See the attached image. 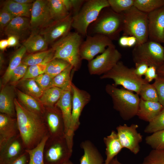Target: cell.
I'll return each instance as SVG.
<instances>
[{"instance_id":"7","label":"cell","mask_w":164,"mask_h":164,"mask_svg":"<svg viewBox=\"0 0 164 164\" xmlns=\"http://www.w3.org/2000/svg\"><path fill=\"white\" fill-rule=\"evenodd\" d=\"M109 7L108 0H85L79 12L72 16V27L82 36H86L90 25L103 9Z\"/></svg>"},{"instance_id":"22","label":"cell","mask_w":164,"mask_h":164,"mask_svg":"<svg viewBox=\"0 0 164 164\" xmlns=\"http://www.w3.org/2000/svg\"><path fill=\"white\" fill-rule=\"evenodd\" d=\"M164 108L159 102L145 101L140 98L136 115L140 119L149 122Z\"/></svg>"},{"instance_id":"39","label":"cell","mask_w":164,"mask_h":164,"mask_svg":"<svg viewBox=\"0 0 164 164\" xmlns=\"http://www.w3.org/2000/svg\"><path fill=\"white\" fill-rule=\"evenodd\" d=\"M139 95L141 98L148 101L159 102V98L156 89L153 84L147 83L143 84Z\"/></svg>"},{"instance_id":"23","label":"cell","mask_w":164,"mask_h":164,"mask_svg":"<svg viewBox=\"0 0 164 164\" xmlns=\"http://www.w3.org/2000/svg\"><path fill=\"white\" fill-rule=\"evenodd\" d=\"M14 97V93L12 87L9 86L2 87L0 93L1 113L12 117L16 116Z\"/></svg>"},{"instance_id":"17","label":"cell","mask_w":164,"mask_h":164,"mask_svg":"<svg viewBox=\"0 0 164 164\" xmlns=\"http://www.w3.org/2000/svg\"><path fill=\"white\" fill-rule=\"evenodd\" d=\"M149 40L164 42V6L148 13Z\"/></svg>"},{"instance_id":"35","label":"cell","mask_w":164,"mask_h":164,"mask_svg":"<svg viewBox=\"0 0 164 164\" xmlns=\"http://www.w3.org/2000/svg\"><path fill=\"white\" fill-rule=\"evenodd\" d=\"M109 164H125L119 162L115 157ZM138 164H164V150H152L144 158L143 162Z\"/></svg>"},{"instance_id":"15","label":"cell","mask_w":164,"mask_h":164,"mask_svg":"<svg viewBox=\"0 0 164 164\" xmlns=\"http://www.w3.org/2000/svg\"><path fill=\"white\" fill-rule=\"evenodd\" d=\"M138 125L132 124L129 126L125 124L116 128L117 133L123 148L129 149L135 154L139 151V143L142 139V136L137 131Z\"/></svg>"},{"instance_id":"53","label":"cell","mask_w":164,"mask_h":164,"mask_svg":"<svg viewBox=\"0 0 164 164\" xmlns=\"http://www.w3.org/2000/svg\"><path fill=\"white\" fill-rule=\"evenodd\" d=\"M118 43L121 47H128V36H123L120 37L118 39Z\"/></svg>"},{"instance_id":"30","label":"cell","mask_w":164,"mask_h":164,"mask_svg":"<svg viewBox=\"0 0 164 164\" xmlns=\"http://www.w3.org/2000/svg\"><path fill=\"white\" fill-rule=\"evenodd\" d=\"M73 67L70 65L60 73L53 78V87H56L63 90H70L71 89V72Z\"/></svg>"},{"instance_id":"32","label":"cell","mask_w":164,"mask_h":164,"mask_svg":"<svg viewBox=\"0 0 164 164\" xmlns=\"http://www.w3.org/2000/svg\"><path fill=\"white\" fill-rule=\"evenodd\" d=\"M63 90L56 87H53L44 91L39 101L46 107H53L60 99Z\"/></svg>"},{"instance_id":"33","label":"cell","mask_w":164,"mask_h":164,"mask_svg":"<svg viewBox=\"0 0 164 164\" xmlns=\"http://www.w3.org/2000/svg\"><path fill=\"white\" fill-rule=\"evenodd\" d=\"M54 53V51L53 49L52 51L42 63L28 67L25 76L21 79V80L33 79L44 73L47 65L53 58Z\"/></svg>"},{"instance_id":"21","label":"cell","mask_w":164,"mask_h":164,"mask_svg":"<svg viewBox=\"0 0 164 164\" xmlns=\"http://www.w3.org/2000/svg\"><path fill=\"white\" fill-rule=\"evenodd\" d=\"M55 106L60 110L63 118L64 126L65 138L69 132L72 111V92L70 90H63L62 94Z\"/></svg>"},{"instance_id":"59","label":"cell","mask_w":164,"mask_h":164,"mask_svg":"<svg viewBox=\"0 0 164 164\" xmlns=\"http://www.w3.org/2000/svg\"><path fill=\"white\" fill-rule=\"evenodd\" d=\"M63 164H73L70 160L65 162Z\"/></svg>"},{"instance_id":"57","label":"cell","mask_w":164,"mask_h":164,"mask_svg":"<svg viewBox=\"0 0 164 164\" xmlns=\"http://www.w3.org/2000/svg\"><path fill=\"white\" fill-rule=\"evenodd\" d=\"M157 72L158 75L164 77V63L157 68Z\"/></svg>"},{"instance_id":"29","label":"cell","mask_w":164,"mask_h":164,"mask_svg":"<svg viewBox=\"0 0 164 164\" xmlns=\"http://www.w3.org/2000/svg\"><path fill=\"white\" fill-rule=\"evenodd\" d=\"M26 52V48L22 45L14 53L3 77L2 83L4 86L9 81L12 71L22 63Z\"/></svg>"},{"instance_id":"55","label":"cell","mask_w":164,"mask_h":164,"mask_svg":"<svg viewBox=\"0 0 164 164\" xmlns=\"http://www.w3.org/2000/svg\"><path fill=\"white\" fill-rule=\"evenodd\" d=\"M9 45L7 39H3L0 40V49L1 50H4Z\"/></svg>"},{"instance_id":"16","label":"cell","mask_w":164,"mask_h":164,"mask_svg":"<svg viewBox=\"0 0 164 164\" xmlns=\"http://www.w3.org/2000/svg\"><path fill=\"white\" fill-rule=\"evenodd\" d=\"M72 21V15L70 14L64 19L53 22L41 29L39 33L44 38L48 44L52 45L70 32Z\"/></svg>"},{"instance_id":"60","label":"cell","mask_w":164,"mask_h":164,"mask_svg":"<svg viewBox=\"0 0 164 164\" xmlns=\"http://www.w3.org/2000/svg\"><path fill=\"white\" fill-rule=\"evenodd\" d=\"M103 164H106L104 163H103Z\"/></svg>"},{"instance_id":"34","label":"cell","mask_w":164,"mask_h":164,"mask_svg":"<svg viewBox=\"0 0 164 164\" xmlns=\"http://www.w3.org/2000/svg\"><path fill=\"white\" fill-rule=\"evenodd\" d=\"M49 138V135H47L34 148L25 150L29 155V160L28 164H44V150L46 142Z\"/></svg>"},{"instance_id":"51","label":"cell","mask_w":164,"mask_h":164,"mask_svg":"<svg viewBox=\"0 0 164 164\" xmlns=\"http://www.w3.org/2000/svg\"><path fill=\"white\" fill-rule=\"evenodd\" d=\"M29 160V155L25 151L23 154L12 160L8 164H28Z\"/></svg>"},{"instance_id":"25","label":"cell","mask_w":164,"mask_h":164,"mask_svg":"<svg viewBox=\"0 0 164 164\" xmlns=\"http://www.w3.org/2000/svg\"><path fill=\"white\" fill-rule=\"evenodd\" d=\"M103 141L106 146V159L104 163L109 164L123 148L117 132L114 131H112L110 135L104 137Z\"/></svg>"},{"instance_id":"43","label":"cell","mask_w":164,"mask_h":164,"mask_svg":"<svg viewBox=\"0 0 164 164\" xmlns=\"http://www.w3.org/2000/svg\"><path fill=\"white\" fill-rule=\"evenodd\" d=\"M134 0H108L110 8L115 12L121 13L134 6Z\"/></svg>"},{"instance_id":"19","label":"cell","mask_w":164,"mask_h":164,"mask_svg":"<svg viewBox=\"0 0 164 164\" xmlns=\"http://www.w3.org/2000/svg\"><path fill=\"white\" fill-rule=\"evenodd\" d=\"M19 134L9 141L0 150V164H8L25 152Z\"/></svg>"},{"instance_id":"6","label":"cell","mask_w":164,"mask_h":164,"mask_svg":"<svg viewBox=\"0 0 164 164\" xmlns=\"http://www.w3.org/2000/svg\"><path fill=\"white\" fill-rule=\"evenodd\" d=\"M100 79H112L114 86H121L138 95L142 85L148 82L145 79L136 74L134 68H128L120 61L111 70L102 75Z\"/></svg>"},{"instance_id":"24","label":"cell","mask_w":164,"mask_h":164,"mask_svg":"<svg viewBox=\"0 0 164 164\" xmlns=\"http://www.w3.org/2000/svg\"><path fill=\"white\" fill-rule=\"evenodd\" d=\"M84 154L80 159V164H103L102 155L94 144L89 140L83 142L80 144Z\"/></svg>"},{"instance_id":"11","label":"cell","mask_w":164,"mask_h":164,"mask_svg":"<svg viewBox=\"0 0 164 164\" xmlns=\"http://www.w3.org/2000/svg\"><path fill=\"white\" fill-rule=\"evenodd\" d=\"M121 56L114 45L108 47L101 55L88 61L89 73L91 75L103 74L112 68L120 61Z\"/></svg>"},{"instance_id":"10","label":"cell","mask_w":164,"mask_h":164,"mask_svg":"<svg viewBox=\"0 0 164 164\" xmlns=\"http://www.w3.org/2000/svg\"><path fill=\"white\" fill-rule=\"evenodd\" d=\"M72 151L65 137L49 138L44 150V164H63L70 160Z\"/></svg>"},{"instance_id":"56","label":"cell","mask_w":164,"mask_h":164,"mask_svg":"<svg viewBox=\"0 0 164 164\" xmlns=\"http://www.w3.org/2000/svg\"><path fill=\"white\" fill-rule=\"evenodd\" d=\"M18 3L24 5H29L33 3L35 0H14Z\"/></svg>"},{"instance_id":"41","label":"cell","mask_w":164,"mask_h":164,"mask_svg":"<svg viewBox=\"0 0 164 164\" xmlns=\"http://www.w3.org/2000/svg\"><path fill=\"white\" fill-rule=\"evenodd\" d=\"M164 129V108L145 128L144 131L152 133Z\"/></svg>"},{"instance_id":"26","label":"cell","mask_w":164,"mask_h":164,"mask_svg":"<svg viewBox=\"0 0 164 164\" xmlns=\"http://www.w3.org/2000/svg\"><path fill=\"white\" fill-rule=\"evenodd\" d=\"M37 31H33L31 34L24 42L23 45L27 52L36 53L47 50L48 44L44 38Z\"/></svg>"},{"instance_id":"40","label":"cell","mask_w":164,"mask_h":164,"mask_svg":"<svg viewBox=\"0 0 164 164\" xmlns=\"http://www.w3.org/2000/svg\"><path fill=\"white\" fill-rule=\"evenodd\" d=\"M22 86L29 94L34 98H39L43 91L41 88L33 79L21 80Z\"/></svg>"},{"instance_id":"49","label":"cell","mask_w":164,"mask_h":164,"mask_svg":"<svg viewBox=\"0 0 164 164\" xmlns=\"http://www.w3.org/2000/svg\"><path fill=\"white\" fill-rule=\"evenodd\" d=\"M157 69V67L154 66H151L149 67L144 75V79L148 83L151 82L153 80H155L158 77Z\"/></svg>"},{"instance_id":"47","label":"cell","mask_w":164,"mask_h":164,"mask_svg":"<svg viewBox=\"0 0 164 164\" xmlns=\"http://www.w3.org/2000/svg\"><path fill=\"white\" fill-rule=\"evenodd\" d=\"M153 84L157 93L159 102L164 107V77L158 75Z\"/></svg>"},{"instance_id":"4","label":"cell","mask_w":164,"mask_h":164,"mask_svg":"<svg viewBox=\"0 0 164 164\" xmlns=\"http://www.w3.org/2000/svg\"><path fill=\"white\" fill-rule=\"evenodd\" d=\"M105 90L112 99L114 108L123 119L128 120L136 115L140 101L139 95L110 84L106 85Z\"/></svg>"},{"instance_id":"28","label":"cell","mask_w":164,"mask_h":164,"mask_svg":"<svg viewBox=\"0 0 164 164\" xmlns=\"http://www.w3.org/2000/svg\"><path fill=\"white\" fill-rule=\"evenodd\" d=\"M32 4L24 5L18 3L14 0H9L4 2L2 9L15 17L20 16L29 18Z\"/></svg>"},{"instance_id":"20","label":"cell","mask_w":164,"mask_h":164,"mask_svg":"<svg viewBox=\"0 0 164 164\" xmlns=\"http://www.w3.org/2000/svg\"><path fill=\"white\" fill-rule=\"evenodd\" d=\"M31 29L30 19L24 17L14 18L5 29V32L8 36L14 35L19 39H22L28 34Z\"/></svg>"},{"instance_id":"42","label":"cell","mask_w":164,"mask_h":164,"mask_svg":"<svg viewBox=\"0 0 164 164\" xmlns=\"http://www.w3.org/2000/svg\"><path fill=\"white\" fill-rule=\"evenodd\" d=\"M52 50L51 48L48 50L30 54L23 59L22 63L28 66L39 64L43 61Z\"/></svg>"},{"instance_id":"44","label":"cell","mask_w":164,"mask_h":164,"mask_svg":"<svg viewBox=\"0 0 164 164\" xmlns=\"http://www.w3.org/2000/svg\"><path fill=\"white\" fill-rule=\"evenodd\" d=\"M66 9L72 16L80 10L85 0H61Z\"/></svg>"},{"instance_id":"1","label":"cell","mask_w":164,"mask_h":164,"mask_svg":"<svg viewBox=\"0 0 164 164\" xmlns=\"http://www.w3.org/2000/svg\"><path fill=\"white\" fill-rule=\"evenodd\" d=\"M14 103L18 129L25 149H32L48 135L43 117L27 109L16 98Z\"/></svg>"},{"instance_id":"9","label":"cell","mask_w":164,"mask_h":164,"mask_svg":"<svg viewBox=\"0 0 164 164\" xmlns=\"http://www.w3.org/2000/svg\"><path fill=\"white\" fill-rule=\"evenodd\" d=\"M72 111L70 128L66 138L69 148L73 149V137L79 127L80 117L84 107L91 100V96L87 91L80 89L73 83L71 84Z\"/></svg>"},{"instance_id":"31","label":"cell","mask_w":164,"mask_h":164,"mask_svg":"<svg viewBox=\"0 0 164 164\" xmlns=\"http://www.w3.org/2000/svg\"><path fill=\"white\" fill-rule=\"evenodd\" d=\"M48 1L50 14L54 21L64 19L71 14L61 0H48Z\"/></svg>"},{"instance_id":"54","label":"cell","mask_w":164,"mask_h":164,"mask_svg":"<svg viewBox=\"0 0 164 164\" xmlns=\"http://www.w3.org/2000/svg\"><path fill=\"white\" fill-rule=\"evenodd\" d=\"M137 43V40L135 37L133 36H128V47H131L135 46Z\"/></svg>"},{"instance_id":"61","label":"cell","mask_w":164,"mask_h":164,"mask_svg":"<svg viewBox=\"0 0 164 164\" xmlns=\"http://www.w3.org/2000/svg\"></svg>"},{"instance_id":"36","label":"cell","mask_w":164,"mask_h":164,"mask_svg":"<svg viewBox=\"0 0 164 164\" xmlns=\"http://www.w3.org/2000/svg\"><path fill=\"white\" fill-rule=\"evenodd\" d=\"M134 6L140 11L149 13L164 6V0H134Z\"/></svg>"},{"instance_id":"13","label":"cell","mask_w":164,"mask_h":164,"mask_svg":"<svg viewBox=\"0 0 164 164\" xmlns=\"http://www.w3.org/2000/svg\"><path fill=\"white\" fill-rule=\"evenodd\" d=\"M46 107L43 117L48 129L49 138L65 137L64 122L60 110L55 106Z\"/></svg>"},{"instance_id":"52","label":"cell","mask_w":164,"mask_h":164,"mask_svg":"<svg viewBox=\"0 0 164 164\" xmlns=\"http://www.w3.org/2000/svg\"><path fill=\"white\" fill-rule=\"evenodd\" d=\"M7 39L9 47L16 46L18 45L19 40L17 37L14 35H10L8 36Z\"/></svg>"},{"instance_id":"38","label":"cell","mask_w":164,"mask_h":164,"mask_svg":"<svg viewBox=\"0 0 164 164\" xmlns=\"http://www.w3.org/2000/svg\"><path fill=\"white\" fill-rule=\"evenodd\" d=\"M145 142L153 149L164 150V129L147 136Z\"/></svg>"},{"instance_id":"48","label":"cell","mask_w":164,"mask_h":164,"mask_svg":"<svg viewBox=\"0 0 164 164\" xmlns=\"http://www.w3.org/2000/svg\"><path fill=\"white\" fill-rule=\"evenodd\" d=\"M13 15L2 9L0 12V28L1 30L5 29L10 22L14 18Z\"/></svg>"},{"instance_id":"27","label":"cell","mask_w":164,"mask_h":164,"mask_svg":"<svg viewBox=\"0 0 164 164\" xmlns=\"http://www.w3.org/2000/svg\"><path fill=\"white\" fill-rule=\"evenodd\" d=\"M16 93L19 102L27 109L43 117L45 111L43 105L39 101L30 95L23 92L18 89Z\"/></svg>"},{"instance_id":"46","label":"cell","mask_w":164,"mask_h":164,"mask_svg":"<svg viewBox=\"0 0 164 164\" xmlns=\"http://www.w3.org/2000/svg\"><path fill=\"white\" fill-rule=\"evenodd\" d=\"M33 79L43 91L53 87V78L47 74L44 73Z\"/></svg>"},{"instance_id":"2","label":"cell","mask_w":164,"mask_h":164,"mask_svg":"<svg viewBox=\"0 0 164 164\" xmlns=\"http://www.w3.org/2000/svg\"><path fill=\"white\" fill-rule=\"evenodd\" d=\"M124 21L122 13L115 12L110 7L105 8L89 26L87 35H101L112 41L118 40L123 30Z\"/></svg>"},{"instance_id":"12","label":"cell","mask_w":164,"mask_h":164,"mask_svg":"<svg viewBox=\"0 0 164 164\" xmlns=\"http://www.w3.org/2000/svg\"><path fill=\"white\" fill-rule=\"evenodd\" d=\"M113 45L112 41L104 36L87 35L80 46L81 59L89 61L96 55L104 52L108 47Z\"/></svg>"},{"instance_id":"58","label":"cell","mask_w":164,"mask_h":164,"mask_svg":"<svg viewBox=\"0 0 164 164\" xmlns=\"http://www.w3.org/2000/svg\"><path fill=\"white\" fill-rule=\"evenodd\" d=\"M0 67L2 66V64L4 63V58L3 55L2 53H0Z\"/></svg>"},{"instance_id":"5","label":"cell","mask_w":164,"mask_h":164,"mask_svg":"<svg viewBox=\"0 0 164 164\" xmlns=\"http://www.w3.org/2000/svg\"><path fill=\"white\" fill-rule=\"evenodd\" d=\"M124 18L123 36H133L140 44L149 40L148 13L134 6L122 13Z\"/></svg>"},{"instance_id":"50","label":"cell","mask_w":164,"mask_h":164,"mask_svg":"<svg viewBox=\"0 0 164 164\" xmlns=\"http://www.w3.org/2000/svg\"><path fill=\"white\" fill-rule=\"evenodd\" d=\"M149 67L147 64L144 63H135V72L137 76L142 77L145 75Z\"/></svg>"},{"instance_id":"3","label":"cell","mask_w":164,"mask_h":164,"mask_svg":"<svg viewBox=\"0 0 164 164\" xmlns=\"http://www.w3.org/2000/svg\"><path fill=\"white\" fill-rule=\"evenodd\" d=\"M83 42L78 33L70 32L52 45L54 53L53 59L63 60L73 67L74 72L78 70L81 65L80 48Z\"/></svg>"},{"instance_id":"37","label":"cell","mask_w":164,"mask_h":164,"mask_svg":"<svg viewBox=\"0 0 164 164\" xmlns=\"http://www.w3.org/2000/svg\"><path fill=\"white\" fill-rule=\"evenodd\" d=\"M70 64L61 59H53L48 64L45 73L53 78L60 73Z\"/></svg>"},{"instance_id":"18","label":"cell","mask_w":164,"mask_h":164,"mask_svg":"<svg viewBox=\"0 0 164 164\" xmlns=\"http://www.w3.org/2000/svg\"><path fill=\"white\" fill-rule=\"evenodd\" d=\"M19 134L16 119L6 114H0V150Z\"/></svg>"},{"instance_id":"45","label":"cell","mask_w":164,"mask_h":164,"mask_svg":"<svg viewBox=\"0 0 164 164\" xmlns=\"http://www.w3.org/2000/svg\"><path fill=\"white\" fill-rule=\"evenodd\" d=\"M28 67L26 65L22 63L12 71L9 81L12 84L15 83L25 76Z\"/></svg>"},{"instance_id":"14","label":"cell","mask_w":164,"mask_h":164,"mask_svg":"<svg viewBox=\"0 0 164 164\" xmlns=\"http://www.w3.org/2000/svg\"><path fill=\"white\" fill-rule=\"evenodd\" d=\"M30 19L31 29L32 31L39 29L40 30L54 22L50 14L48 0H35Z\"/></svg>"},{"instance_id":"8","label":"cell","mask_w":164,"mask_h":164,"mask_svg":"<svg viewBox=\"0 0 164 164\" xmlns=\"http://www.w3.org/2000/svg\"><path fill=\"white\" fill-rule=\"evenodd\" d=\"M132 56L135 64L144 63L158 68L164 63V47L161 43L148 40L136 44L133 50Z\"/></svg>"}]
</instances>
